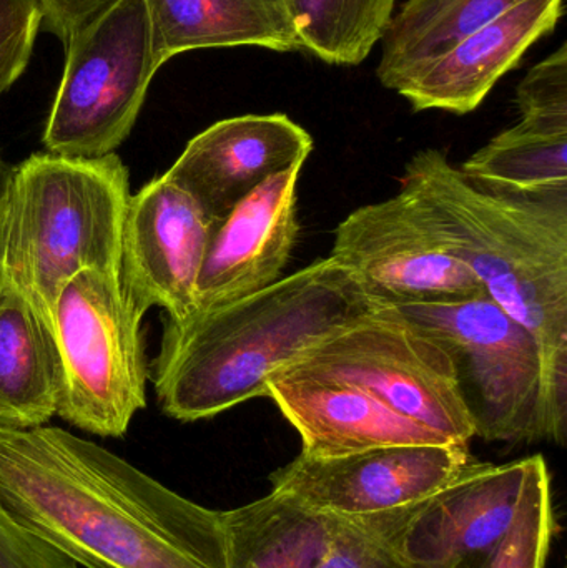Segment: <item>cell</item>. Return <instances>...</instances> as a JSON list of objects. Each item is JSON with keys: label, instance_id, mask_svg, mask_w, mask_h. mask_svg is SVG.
Returning <instances> with one entry per match:
<instances>
[{"label": "cell", "instance_id": "1", "mask_svg": "<svg viewBox=\"0 0 567 568\" xmlns=\"http://www.w3.org/2000/svg\"><path fill=\"white\" fill-rule=\"evenodd\" d=\"M0 506L85 568H226L222 513L55 426L0 429Z\"/></svg>", "mask_w": 567, "mask_h": 568}, {"label": "cell", "instance_id": "2", "mask_svg": "<svg viewBox=\"0 0 567 568\" xmlns=\"http://www.w3.org/2000/svg\"><path fill=\"white\" fill-rule=\"evenodd\" d=\"M415 196L448 248L485 293L538 341L545 440L567 436V185L516 190L485 185L439 150L405 166Z\"/></svg>", "mask_w": 567, "mask_h": 568}, {"label": "cell", "instance_id": "3", "mask_svg": "<svg viewBox=\"0 0 567 568\" xmlns=\"http://www.w3.org/2000/svg\"><path fill=\"white\" fill-rule=\"evenodd\" d=\"M332 256L243 300L163 316L150 379L165 416L212 419L256 397L320 341L378 310Z\"/></svg>", "mask_w": 567, "mask_h": 568}, {"label": "cell", "instance_id": "4", "mask_svg": "<svg viewBox=\"0 0 567 568\" xmlns=\"http://www.w3.org/2000/svg\"><path fill=\"white\" fill-rule=\"evenodd\" d=\"M130 175L115 153H33L3 192V278L53 327L57 297L82 270L119 273ZM55 331V329H53Z\"/></svg>", "mask_w": 567, "mask_h": 568}, {"label": "cell", "instance_id": "5", "mask_svg": "<svg viewBox=\"0 0 567 568\" xmlns=\"http://www.w3.org/2000/svg\"><path fill=\"white\" fill-rule=\"evenodd\" d=\"M143 316L119 273L82 270L65 283L53 311L63 366L57 416L93 436H125L146 406Z\"/></svg>", "mask_w": 567, "mask_h": 568}, {"label": "cell", "instance_id": "6", "mask_svg": "<svg viewBox=\"0 0 567 568\" xmlns=\"http://www.w3.org/2000/svg\"><path fill=\"white\" fill-rule=\"evenodd\" d=\"M63 43L65 69L43 145L70 159L115 153L132 132L160 69L145 0H115Z\"/></svg>", "mask_w": 567, "mask_h": 568}, {"label": "cell", "instance_id": "7", "mask_svg": "<svg viewBox=\"0 0 567 568\" xmlns=\"http://www.w3.org/2000/svg\"><path fill=\"white\" fill-rule=\"evenodd\" d=\"M392 307L448 354L475 437L545 440L538 341L488 294Z\"/></svg>", "mask_w": 567, "mask_h": 568}, {"label": "cell", "instance_id": "8", "mask_svg": "<svg viewBox=\"0 0 567 568\" xmlns=\"http://www.w3.org/2000/svg\"><path fill=\"white\" fill-rule=\"evenodd\" d=\"M285 371L358 387L452 443L468 446L475 437L448 354L395 307L336 331Z\"/></svg>", "mask_w": 567, "mask_h": 568}, {"label": "cell", "instance_id": "9", "mask_svg": "<svg viewBox=\"0 0 567 568\" xmlns=\"http://www.w3.org/2000/svg\"><path fill=\"white\" fill-rule=\"evenodd\" d=\"M330 256L379 306L486 294L436 232L425 206L405 190L350 213L336 229Z\"/></svg>", "mask_w": 567, "mask_h": 568}, {"label": "cell", "instance_id": "10", "mask_svg": "<svg viewBox=\"0 0 567 568\" xmlns=\"http://www.w3.org/2000/svg\"><path fill=\"white\" fill-rule=\"evenodd\" d=\"M482 463L468 446H392L342 457L300 454L272 476L273 490L342 519L378 516L425 500Z\"/></svg>", "mask_w": 567, "mask_h": 568}, {"label": "cell", "instance_id": "11", "mask_svg": "<svg viewBox=\"0 0 567 568\" xmlns=\"http://www.w3.org/2000/svg\"><path fill=\"white\" fill-rule=\"evenodd\" d=\"M528 459L482 463L425 500L378 514L409 568H475L505 539L518 510Z\"/></svg>", "mask_w": 567, "mask_h": 568}, {"label": "cell", "instance_id": "12", "mask_svg": "<svg viewBox=\"0 0 567 568\" xmlns=\"http://www.w3.org/2000/svg\"><path fill=\"white\" fill-rule=\"evenodd\" d=\"M213 225L165 175L132 195L123 223L119 276L143 311L183 320L196 307V282Z\"/></svg>", "mask_w": 567, "mask_h": 568}, {"label": "cell", "instance_id": "13", "mask_svg": "<svg viewBox=\"0 0 567 568\" xmlns=\"http://www.w3.org/2000/svg\"><path fill=\"white\" fill-rule=\"evenodd\" d=\"M312 152V135L285 113L232 116L193 136L163 175L216 226L270 176L305 165Z\"/></svg>", "mask_w": 567, "mask_h": 568}, {"label": "cell", "instance_id": "14", "mask_svg": "<svg viewBox=\"0 0 567 568\" xmlns=\"http://www.w3.org/2000/svg\"><path fill=\"white\" fill-rule=\"evenodd\" d=\"M302 169L293 165L270 176L213 226L196 282L195 311L243 300L282 278L300 233L296 185Z\"/></svg>", "mask_w": 567, "mask_h": 568}, {"label": "cell", "instance_id": "15", "mask_svg": "<svg viewBox=\"0 0 567 568\" xmlns=\"http://www.w3.org/2000/svg\"><path fill=\"white\" fill-rule=\"evenodd\" d=\"M563 16L565 0H519L455 49L413 73L395 92L416 112H475L498 80L515 69L539 39L551 33Z\"/></svg>", "mask_w": 567, "mask_h": 568}, {"label": "cell", "instance_id": "16", "mask_svg": "<svg viewBox=\"0 0 567 568\" xmlns=\"http://www.w3.org/2000/svg\"><path fill=\"white\" fill-rule=\"evenodd\" d=\"M310 457H342L378 447L456 444L399 416L358 387L285 371L269 384Z\"/></svg>", "mask_w": 567, "mask_h": 568}, {"label": "cell", "instance_id": "17", "mask_svg": "<svg viewBox=\"0 0 567 568\" xmlns=\"http://www.w3.org/2000/svg\"><path fill=\"white\" fill-rule=\"evenodd\" d=\"M63 366L55 331L12 284L0 287V429H32L57 416Z\"/></svg>", "mask_w": 567, "mask_h": 568}, {"label": "cell", "instance_id": "18", "mask_svg": "<svg viewBox=\"0 0 567 568\" xmlns=\"http://www.w3.org/2000/svg\"><path fill=\"white\" fill-rule=\"evenodd\" d=\"M159 67L199 49L253 45L302 52L282 0H145Z\"/></svg>", "mask_w": 567, "mask_h": 568}, {"label": "cell", "instance_id": "19", "mask_svg": "<svg viewBox=\"0 0 567 568\" xmlns=\"http://www.w3.org/2000/svg\"><path fill=\"white\" fill-rule=\"evenodd\" d=\"M222 523L226 568H318L342 517L272 490L263 499L222 513Z\"/></svg>", "mask_w": 567, "mask_h": 568}, {"label": "cell", "instance_id": "20", "mask_svg": "<svg viewBox=\"0 0 567 568\" xmlns=\"http://www.w3.org/2000/svg\"><path fill=\"white\" fill-rule=\"evenodd\" d=\"M519 0H408L393 16L376 77L396 90L428 63L455 49L466 37L516 6Z\"/></svg>", "mask_w": 567, "mask_h": 568}, {"label": "cell", "instance_id": "21", "mask_svg": "<svg viewBox=\"0 0 567 568\" xmlns=\"http://www.w3.org/2000/svg\"><path fill=\"white\" fill-rule=\"evenodd\" d=\"M302 43L332 65L365 62L383 39L395 0H282Z\"/></svg>", "mask_w": 567, "mask_h": 568}, {"label": "cell", "instance_id": "22", "mask_svg": "<svg viewBox=\"0 0 567 568\" xmlns=\"http://www.w3.org/2000/svg\"><path fill=\"white\" fill-rule=\"evenodd\" d=\"M459 170L485 185L516 192L567 185V130L519 120Z\"/></svg>", "mask_w": 567, "mask_h": 568}, {"label": "cell", "instance_id": "23", "mask_svg": "<svg viewBox=\"0 0 567 568\" xmlns=\"http://www.w3.org/2000/svg\"><path fill=\"white\" fill-rule=\"evenodd\" d=\"M555 532L551 476L545 457L533 456L508 534L476 568H545Z\"/></svg>", "mask_w": 567, "mask_h": 568}, {"label": "cell", "instance_id": "24", "mask_svg": "<svg viewBox=\"0 0 567 568\" xmlns=\"http://www.w3.org/2000/svg\"><path fill=\"white\" fill-rule=\"evenodd\" d=\"M522 120L567 130V45L529 70L516 90Z\"/></svg>", "mask_w": 567, "mask_h": 568}, {"label": "cell", "instance_id": "25", "mask_svg": "<svg viewBox=\"0 0 567 568\" xmlns=\"http://www.w3.org/2000/svg\"><path fill=\"white\" fill-rule=\"evenodd\" d=\"M318 568H409L383 529L379 516L342 519Z\"/></svg>", "mask_w": 567, "mask_h": 568}, {"label": "cell", "instance_id": "26", "mask_svg": "<svg viewBox=\"0 0 567 568\" xmlns=\"http://www.w3.org/2000/svg\"><path fill=\"white\" fill-rule=\"evenodd\" d=\"M42 22L39 0H0V95L29 65Z\"/></svg>", "mask_w": 567, "mask_h": 568}, {"label": "cell", "instance_id": "27", "mask_svg": "<svg viewBox=\"0 0 567 568\" xmlns=\"http://www.w3.org/2000/svg\"><path fill=\"white\" fill-rule=\"evenodd\" d=\"M0 568H79L69 557L13 523L0 506Z\"/></svg>", "mask_w": 567, "mask_h": 568}, {"label": "cell", "instance_id": "28", "mask_svg": "<svg viewBox=\"0 0 567 568\" xmlns=\"http://www.w3.org/2000/svg\"><path fill=\"white\" fill-rule=\"evenodd\" d=\"M43 20L65 42L67 37L115 0H39Z\"/></svg>", "mask_w": 567, "mask_h": 568}, {"label": "cell", "instance_id": "29", "mask_svg": "<svg viewBox=\"0 0 567 568\" xmlns=\"http://www.w3.org/2000/svg\"><path fill=\"white\" fill-rule=\"evenodd\" d=\"M10 169L0 159V287L3 282V246H2V209H3V192H6L7 176H9Z\"/></svg>", "mask_w": 567, "mask_h": 568}]
</instances>
